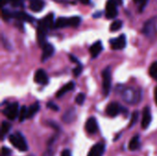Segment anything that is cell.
Instances as JSON below:
<instances>
[{"instance_id": "obj_37", "label": "cell", "mask_w": 157, "mask_h": 156, "mask_svg": "<svg viewBox=\"0 0 157 156\" xmlns=\"http://www.w3.org/2000/svg\"><path fill=\"white\" fill-rule=\"evenodd\" d=\"M69 58H70V60H71L73 63H77V64H80V62L77 60V58H76L75 56H74V55L70 54V55H69Z\"/></svg>"}, {"instance_id": "obj_10", "label": "cell", "mask_w": 157, "mask_h": 156, "mask_svg": "<svg viewBox=\"0 0 157 156\" xmlns=\"http://www.w3.org/2000/svg\"><path fill=\"white\" fill-rule=\"evenodd\" d=\"M12 19H15L16 21L20 22H28V23H33L35 21V17L30 16L29 14L24 12V11H12Z\"/></svg>"}, {"instance_id": "obj_18", "label": "cell", "mask_w": 157, "mask_h": 156, "mask_svg": "<svg viewBox=\"0 0 157 156\" xmlns=\"http://www.w3.org/2000/svg\"><path fill=\"white\" fill-rule=\"evenodd\" d=\"M104 152H105V145L103 143H97L91 148L87 156H102Z\"/></svg>"}, {"instance_id": "obj_15", "label": "cell", "mask_w": 157, "mask_h": 156, "mask_svg": "<svg viewBox=\"0 0 157 156\" xmlns=\"http://www.w3.org/2000/svg\"><path fill=\"white\" fill-rule=\"evenodd\" d=\"M102 50H103V45H102V42L100 40H98V41L94 42L90 46V48H89V51H90L91 57L93 59L97 58L99 55V53L102 51Z\"/></svg>"}, {"instance_id": "obj_39", "label": "cell", "mask_w": 157, "mask_h": 156, "mask_svg": "<svg viewBox=\"0 0 157 156\" xmlns=\"http://www.w3.org/2000/svg\"><path fill=\"white\" fill-rule=\"evenodd\" d=\"M43 156H52V149L47 150V152L43 154Z\"/></svg>"}, {"instance_id": "obj_28", "label": "cell", "mask_w": 157, "mask_h": 156, "mask_svg": "<svg viewBox=\"0 0 157 156\" xmlns=\"http://www.w3.org/2000/svg\"><path fill=\"white\" fill-rule=\"evenodd\" d=\"M10 128H11V125L7 121L2 122V130H1L2 131V139H4V136L8 133V131H10Z\"/></svg>"}, {"instance_id": "obj_38", "label": "cell", "mask_w": 157, "mask_h": 156, "mask_svg": "<svg viewBox=\"0 0 157 156\" xmlns=\"http://www.w3.org/2000/svg\"><path fill=\"white\" fill-rule=\"evenodd\" d=\"M62 156H72L71 154V151L70 150H63V152H62Z\"/></svg>"}, {"instance_id": "obj_2", "label": "cell", "mask_w": 157, "mask_h": 156, "mask_svg": "<svg viewBox=\"0 0 157 156\" xmlns=\"http://www.w3.org/2000/svg\"><path fill=\"white\" fill-rule=\"evenodd\" d=\"M82 18L78 16H74V17H60L57 19H55L53 29H63L67 27H72V28H77L81 24Z\"/></svg>"}, {"instance_id": "obj_23", "label": "cell", "mask_w": 157, "mask_h": 156, "mask_svg": "<svg viewBox=\"0 0 157 156\" xmlns=\"http://www.w3.org/2000/svg\"><path fill=\"white\" fill-rule=\"evenodd\" d=\"M122 25H123V22H122L121 20L116 19V20H114V21L111 23V25H110V27H109V30L112 31V32L118 31V30H120V29L122 28Z\"/></svg>"}, {"instance_id": "obj_8", "label": "cell", "mask_w": 157, "mask_h": 156, "mask_svg": "<svg viewBox=\"0 0 157 156\" xmlns=\"http://www.w3.org/2000/svg\"><path fill=\"white\" fill-rule=\"evenodd\" d=\"M106 111H107V114L109 116L112 117V118L117 117L121 112L125 113V115H127V109L124 108L123 107H121L118 102H111V103H109L108 105L107 108H106Z\"/></svg>"}, {"instance_id": "obj_16", "label": "cell", "mask_w": 157, "mask_h": 156, "mask_svg": "<svg viewBox=\"0 0 157 156\" xmlns=\"http://www.w3.org/2000/svg\"><path fill=\"white\" fill-rule=\"evenodd\" d=\"M86 130L88 133H96L98 130V121L94 117L89 118L86 122Z\"/></svg>"}, {"instance_id": "obj_11", "label": "cell", "mask_w": 157, "mask_h": 156, "mask_svg": "<svg viewBox=\"0 0 157 156\" xmlns=\"http://www.w3.org/2000/svg\"><path fill=\"white\" fill-rule=\"evenodd\" d=\"M109 44H110L112 50H123L127 44V40H126L125 34H121L115 39L109 40Z\"/></svg>"}, {"instance_id": "obj_17", "label": "cell", "mask_w": 157, "mask_h": 156, "mask_svg": "<svg viewBox=\"0 0 157 156\" xmlns=\"http://www.w3.org/2000/svg\"><path fill=\"white\" fill-rule=\"evenodd\" d=\"M29 7L33 12H40L45 7V2L43 0H29Z\"/></svg>"}, {"instance_id": "obj_26", "label": "cell", "mask_w": 157, "mask_h": 156, "mask_svg": "<svg viewBox=\"0 0 157 156\" xmlns=\"http://www.w3.org/2000/svg\"><path fill=\"white\" fill-rule=\"evenodd\" d=\"M149 74L153 78H157V61L154 62L149 68Z\"/></svg>"}, {"instance_id": "obj_40", "label": "cell", "mask_w": 157, "mask_h": 156, "mask_svg": "<svg viewBox=\"0 0 157 156\" xmlns=\"http://www.w3.org/2000/svg\"><path fill=\"white\" fill-rule=\"evenodd\" d=\"M101 15H102V11H98V13H95V14H93V17H101Z\"/></svg>"}, {"instance_id": "obj_7", "label": "cell", "mask_w": 157, "mask_h": 156, "mask_svg": "<svg viewBox=\"0 0 157 156\" xmlns=\"http://www.w3.org/2000/svg\"><path fill=\"white\" fill-rule=\"evenodd\" d=\"M123 100L128 103H136L140 100L139 92L135 91L133 88H124L121 92Z\"/></svg>"}, {"instance_id": "obj_36", "label": "cell", "mask_w": 157, "mask_h": 156, "mask_svg": "<svg viewBox=\"0 0 157 156\" xmlns=\"http://www.w3.org/2000/svg\"><path fill=\"white\" fill-rule=\"evenodd\" d=\"M47 124H48L49 126H51L52 128H53L54 130H56V131L60 130V127H59V125H58L57 123H55L54 121H47Z\"/></svg>"}, {"instance_id": "obj_42", "label": "cell", "mask_w": 157, "mask_h": 156, "mask_svg": "<svg viewBox=\"0 0 157 156\" xmlns=\"http://www.w3.org/2000/svg\"><path fill=\"white\" fill-rule=\"evenodd\" d=\"M79 2H81L83 5H88L90 3V0H78Z\"/></svg>"}, {"instance_id": "obj_33", "label": "cell", "mask_w": 157, "mask_h": 156, "mask_svg": "<svg viewBox=\"0 0 157 156\" xmlns=\"http://www.w3.org/2000/svg\"><path fill=\"white\" fill-rule=\"evenodd\" d=\"M12 6H21L24 3V0H9Z\"/></svg>"}, {"instance_id": "obj_5", "label": "cell", "mask_w": 157, "mask_h": 156, "mask_svg": "<svg viewBox=\"0 0 157 156\" xmlns=\"http://www.w3.org/2000/svg\"><path fill=\"white\" fill-rule=\"evenodd\" d=\"M102 78H103V83H102V86H103V92L105 94V96H109V92H110V88H111V82H112V76H111V68L110 66H108L107 68H105L102 72Z\"/></svg>"}, {"instance_id": "obj_44", "label": "cell", "mask_w": 157, "mask_h": 156, "mask_svg": "<svg viewBox=\"0 0 157 156\" xmlns=\"http://www.w3.org/2000/svg\"><path fill=\"white\" fill-rule=\"evenodd\" d=\"M155 103H156L157 105V86L155 89Z\"/></svg>"}, {"instance_id": "obj_24", "label": "cell", "mask_w": 157, "mask_h": 156, "mask_svg": "<svg viewBox=\"0 0 157 156\" xmlns=\"http://www.w3.org/2000/svg\"><path fill=\"white\" fill-rule=\"evenodd\" d=\"M2 18L4 21H10L12 19V11L3 7L2 8Z\"/></svg>"}, {"instance_id": "obj_34", "label": "cell", "mask_w": 157, "mask_h": 156, "mask_svg": "<svg viewBox=\"0 0 157 156\" xmlns=\"http://www.w3.org/2000/svg\"><path fill=\"white\" fill-rule=\"evenodd\" d=\"M11 154H12V151L9 148L5 147V146L2 148V155L3 156H10Z\"/></svg>"}, {"instance_id": "obj_41", "label": "cell", "mask_w": 157, "mask_h": 156, "mask_svg": "<svg viewBox=\"0 0 157 156\" xmlns=\"http://www.w3.org/2000/svg\"><path fill=\"white\" fill-rule=\"evenodd\" d=\"M112 1H114V3L117 6H121L123 4V0H112Z\"/></svg>"}, {"instance_id": "obj_43", "label": "cell", "mask_w": 157, "mask_h": 156, "mask_svg": "<svg viewBox=\"0 0 157 156\" xmlns=\"http://www.w3.org/2000/svg\"><path fill=\"white\" fill-rule=\"evenodd\" d=\"M7 3H9V0H1V5H2V6H4L6 5Z\"/></svg>"}, {"instance_id": "obj_30", "label": "cell", "mask_w": 157, "mask_h": 156, "mask_svg": "<svg viewBox=\"0 0 157 156\" xmlns=\"http://www.w3.org/2000/svg\"><path fill=\"white\" fill-rule=\"evenodd\" d=\"M138 119H139V112L136 110V111H134L133 113H132V119H131V122H130V128L131 127H132L133 125H135V123L137 122V120H138Z\"/></svg>"}, {"instance_id": "obj_14", "label": "cell", "mask_w": 157, "mask_h": 156, "mask_svg": "<svg viewBox=\"0 0 157 156\" xmlns=\"http://www.w3.org/2000/svg\"><path fill=\"white\" fill-rule=\"evenodd\" d=\"M152 122V114L151 108L149 107H145L143 110V119H142V127L143 129H147Z\"/></svg>"}, {"instance_id": "obj_6", "label": "cell", "mask_w": 157, "mask_h": 156, "mask_svg": "<svg viewBox=\"0 0 157 156\" xmlns=\"http://www.w3.org/2000/svg\"><path fill=\"white\" fill-rule=\"evenodd\" d=\"M19 108H18V104L17 102L11 103L6 106V108L3 110V114L9 120H14L19 116Z\"/></svg>"}, {"instance_id": "obj_22", "label": "cell", "mask_w": 157, "mask_h": 156, "mask_svg": "<svg viewBox=\"0 0 157 156\" xmlns=\"http://www.w3.org/2000/svg\"><path fill=\"white\" fill-rule=\"evenodd\" d=\"M139 146H140V137L138 135H135L134 137H132V139L129 143V149L131 151H135L139 148Z\"/></svg>"}, {"instance_id": "obj_35", "label": "cell", "mask_w": 157, "mask_h": 156, "mask_svg": "<svg viewBox=\"0 0 157 156\" xmlns=\"http://www.w3.org/2000/svg\"><path fill=\"white\" fill-rule=\"evenodd\" d=\"M47 107H48L49 108H52V109L55 110V111H59V110H60V108H59L57 105H55L54 103H52V102H48Z\"/></svg>"}, {"instance_id": "obj_4", "label": "cell", "mask_w": 157, "mask_h": 156, "mask_svg": "<svg viewBox=\"0 0 157 156\" xmlns=\"http://www.w3.org/2000/svg\"><path fill=\"white\" fill-rule=\"evenodd\" d=\"M143 34L149 38V39H154L157 34V19L156 17H151L144 24V27L142 29Z\"/></svg>"}, {"instance_id": "obj_9", "label": "cell", "mask_w": 157, "mask_h": 156, "mask_svg": "<svg viewBox=\"0 0 157 156\" xmlns=\"http://www.w3.org/2000/svg\"><path fill=\"white\" fill-rule=\"evenodd\" d=\"M118 12V6L112 0H108L106 3L105 8V16L108 19H114L117 17Z\"/></svg>"}, {"instance_id": "obj_21", "label": "cell", "mask_w": 157, "mask_h": 156, "mask_svg": "<svg viewBox=\"0 0 157 156\" xmlns=\"http://www.w3.org/2000/svg\"><path fill=\"white\" fill-rule=\"evenodd\" d=\"M40 104H39L38 102L32 104V105L28 108L27 119H31V118H33V117L37 114V112L40 110Z\"/></svg>"}, {"instance_id": "obj_13", "label": "cell", "mask_w": 157, "mask_h": 156, "mask_svg": "<svg viewBox=\"0 0 157 156\" xmlns=\"http://www.w3.org/2000/svg\"><path fill=\"white\" fill-rule=\"evenodd\" d=\"M34 82L40 85H47L49 83V77L46 74V72L42 69H39L36 71L34 74Z\"/></svg>"}, {"instance_id": "obj_3", "label": "cell", "mask_w": 157, "mask_h": 156, "mask_svg": "<svg viewBox=\"0 0 157 156\" xmlns=\"http://www.w3.org/2000/svg\"><path fill=\"white\" fill-rule=\"evenodd\" d=\"M9 142L14 147H16L17 150H19L21 152H26L29 149V146H28L25 137L19 131H17L15 134L9 135Z\"/></svg>"}, {"instance_id": "obj_19", "label": "cell", "mask_w": 157, "mask_h": 156, "mask_svg": "<svg viewBox=\"0 0 157 156\" xmlns=\"http://www.w3.org/2000/svg\"><path fill=\"white\" fill-rule=\"evenodd\" d=\"M75 118V108H68L64 114L63 115V121L65 122V123H71L74 121Z\"/></svg>"}, {"instance_id": "obj_25", "label": "cell", "mask_w": 157, "mask_h": 156, "mask_svg": "<svg viewBox=\"0 0 157 156\" xmlns=\"http://www.w3.org/2000/svg\"><path fill=\"white\" fill-rule=\"evenodd\" d=\"M133 2L139 6V12H143L145 9L149 0H133Z\"/></svg>"}, {"instance_id": "obj_27", "label": "cell", "mask_w": 157, "mask_h": 156, "mask_svg": "<svg viewBox=\"0 0 157 156\" xmlns=\"http://www.w3.org/2000/svg\"><path fill=\"white\" fill-rule=\"evenodd\" d=\"M27 114H28V108L25 106L21 107L19 110V116H18L19 122H23L25 119H27Z\"/></svg>"}, {"instance_id": "obj_1", "label": "cell", "mask_w": 157, "mask_h": 156, "mask_svg": "<svg viewBox=\"0 0 157 156\" xmlns=\"http://www.w3.org/2000/svg\"><path fill=\"white\" fill-rule=\"evenodd\" d=\"M54 14L52 12L48 13L45 17L38 21L37 26V40L40 47H43L47 42V35L51 29L54 26Z\"/></svg>"}, {"instance_id": "obj_12", "label": "cell", "mask_w": 157, "mask_h": 156, "mask_svg": "<svg viewBox=\"0 0 157 156\" xmlns=\"http://www.w3.org/2000/svg\"><path fill=\"white\" fill-rule=\"evenodd\" d=\"M54 51H55V49H54V46L51 43H46L43 47H42V53H41V57H40V60L42 63L46 62L48 59H50L53 54H54Z\"/></svg>"}, {"instance_id": "obj_29", "label": "cell", "mask_w": 157, "mask_h": 156, "mask_svg": "<svg viewBox=\"0 0 157 156\" xmlns=\"http://www.w3.org/2000/svg\"><path fill=\"white\" fill-rule=\"evenodd\" d=\"M86 99V95L84 93H79L75 97V103L78 105H83Z\"/></svg>"}, {"instance_id": "obj_20", "label": "cell", "mask_w": 157, "mask_h": 156, "mask_svg": "<svg viewBox=\"0 0 157 156\" xmlns=\"http://www.w3.org/2000/svg\"><path fill=\"white\" fill-rule=\"evenodd\" d=\"M75 83H74V82H70V83H68L67 85L63 86L61 89H59V91L56 93V97H63V95H65L67 92L72 91V90L75 88Z\"/></svg>"}, {"instance_id": "obj_31", "label": "cell", "mask_w": 157, "mask_h": 156, "mask_svg": "<svg viewBox=\"0 0 157 156\" xmlns=\"http://www.w3.org/2000/svg\"><path fill=\"white\" fill-rule=\"evenodd\" d=\"M82 70H83V66H82V64L80 63V64H77V66L73 70V73H74V74L77 77V76H79V74H81Z\"/></svg>"}, {"instance_id": "obj_32", "label": "cell", "mask_w": 157, "mask_h": 156, "mask_svg": "<svg viewBox=\"0 0 157 156\" xmlns=\"http://www.w3.org/2000/svg\"><path fill=\"white\" fill-rule=\"evenodd\" d=\"M2 41H3V44H4V46H5V48H6V50H11V49H12L11 44L9 43L8 40H6V37H5L4 35H2Z\"/></svg>"}]
</instances>
